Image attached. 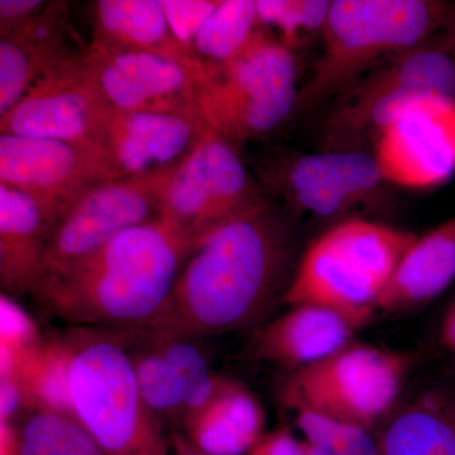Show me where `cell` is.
<instances>
[{"mask_svg":"<svg viewBox=\"0 0 455 455\" xmlns=\"http://www.w3.org/2000/svg\"><path fill=\"white\" fill-rule=\"evenodd\" d=\"M386 182L439 187L455 172V101L423 100L397 116L374 140Z\"/></svg>","mask_w":455,"mask_h":455,"instance_id":"cell-15","label":"cell"},{"mask_svg":"<svg viewBox=\"0 0 455 455\" xmlns=\"http://www.w3.org/2000/svg\"><path fill=\"white\" fill-rule=\"evenodd\" d=\"M293 254L289 212L268 199L199 242L146 329L200 340L257 324L283 301Z\"/></svg>","mask_w":455,"mask_h":455,"instance_id":"cell-1","label":"cell"},{"mask_svg":"<svg viewBox=\"0 0 455 455\" xmlns=\"http://www.w3.org/2000/svg\"><path fill=\"white\" fill-rule=\"evenodd\" d=\"M260 26L276 27L283 44L291 50L302 32L324 28L331 2L325 0H259Z\"/></svg>","mask_w":455,"mask_h":455,"instance_id":"cell-28","label":"cell"},{"mask_svg":"<svg viewBox=\"0 0 455 455\" xmlns=\"http://www.w3.org/2000/svg\"><path fill=\"white\" fill-rule=\"evenodd\" d=\"M412 357L352 341L313 364L292 372L283 387V401L333 420L377 430L400 403Z\"/></svg>","mask_w":455,"mask_h":455,"instance_id":"cell-7","label":"cell"},{"mask_svg":"<svg viewBox=\"0 0 455 455\" xmlns=\"http://www.w3.org/2000/svg\"><path fill=\"white\" fill-rule=\"evenodd\" d=\"M197 244L158 218L46 278L32 296L74 328H148L166 307Z\"/></svg>","mask_w":455,"mask_h":455,"instance_id":"cell-2","label":"cell"},{"mask_svg":"<svg viewBox=\"0 0 455 455\" xmlns=\"http://www.w3.org/2000/svg\"><path fill=\"white\" fill-rule=\"evenodd\" d=\"M443 26H445L447 28V38L449 41L455 44V8H449L447 12V16H445L444 23Z\"/></svg>","mask_w":455,"mask_h":455,"instance_id":"cell-37","label":"cell"},{"mask_svg":"<svg viewBox=\"0 0 455 455\" xmlns=\"http://www.w3.org/2000/svg\"><path fill=\"white\" fill-rule=\"evenodd\" d=\"M0 455H20L17 423L0 421Z\"/></svg>","mask_w":455,"mask_h":455,"instance_id":"cell-35","label":"cell"},{"mask_svg":"<svg viewBox=\"0 0 455 455\" xmlns=\"http://www.w3.org/2000/svg\"><path fill=\"white\" fill-rule=\"evenodd\" d=\"M423 100L455 101L454 46L448 38L398 53L359 80L326 122V149L361 151Z\"/></svg>","mask_w":455,"mask_h":455,"instance_id":"cell-8","label":"cell"},{"mask_svg":"<svg viewBox=\"0 0 455 455\" xmlns=\"http://www.w3.org/2000/svg\"><path fill=\"white\" fill-rule=\"evenodd\" d=\"M55 224L38 204L0 184V287L12 299L33 295L46 269Z\"/></svg>","mask_w":455,"mask_h":455,"instance_id":"cell-19","label":"cell"},{"mask_svg":"<svg viewBox=\"0 0 455 455\" xmlns=\"http://www.w3.org/2000/svg\"><path fill=\"white\" fill-rule=\"evenodd\" d=\"M257 170L266 194L283 200L287 212L320 218L370 205L381 196L386 184L376 158L364 151L275 156Z\"/></svg>","mask_w":455,"mask_h":455,"instance_id":"cell-11","label":"cell"},{"mask_svg":"<svg viewBox=\"0 0 455 455\" xmlns=\"http://www.w3.org/2000/svg\"><path fill=\"white\" fill-rule=\"evenodd\" d=\"M35 320L16 299L2 293L0 300V364L18 368L20 358L44 341Z\"/></svg>","mask_w":455,"mask_h":455,"instance_id":"cell-29","label":"cell"},{"mask_svg":"<svg viewBox=\"0 0 455 455\" xmlns=\"http://www.w3.org/2000/svg\"><path fill=\"white\" fill-rule=\"evenodd\" d=\"M266 414L243 383L230 379L223 392L181 431L209 455H248L266 435Z\"/></svg>","mask_w":455,"mask_h":455,"instance_id":"cell-22","label":"cell"},{"mask_svg":"<svg viewBox=\"0 0 455 455\" xmlns=\"http://www.w3.org/2000/svg\"><path fill=\"white\" fill-rule=\"evenodd\" d=\"M26 411L25 391L18 377H0V421L17 423Z\"/></svg>","mask_w":455,"mask_h":455,"instance_id":"cell-32","label":"cell"},{"mask_svg":"<svg viewBox=\"0 0 455 455\" xmlns=\"http://www.w3.org/2000/svg\"><path fill=\"white\" fill-rule=\"evenodd\" d=\"M179 167L110 180L88 191L53 230L42 283L88 259L125 230L158 220Z\"/></svg>","mask_w":455,"mask_h":455,"instance_id":"cell-10","label":"cell"},{"mask_svg":"<svg viewBox=\"0 0 455 455\" xmlns=\"http://www.w3.org/2000/svg\"><path fill=\"white\" fill-rule=\"evenodd\" d=\"M106 181L109 175L94 152L60 140L0 134V184L35 200L55 226Z\"/></svg>","mask_w":455,"mask_h":455,"instance_id":"cell-13","label":"cell"},{"mask_svg":"<svg viewBox=\"0 0 455 455\" xmlns=\"http://www.w3.org/2000/svg\"><path fill=\"white\" fill-rule=\"evenodd\" d=\"M17 427L20 455H106L74 415L27 410Z\"/></svg>","mask_w":455,"mask_h":455,"instance_id":"cell-26","label":"cell"},{"mask_svg":"<svg viewBox=\"0 0 455 455\" xmlns=\"http://www.w3.org/2000/svg\"><path fill=\"white\" fill-rule=\"evenodd\" d=\"M130 353L143 401L161 424H182L185 390L179 374L147 329H119Z\"/></svg>","mask_w":455,"mask_h":455,"instance_id":"cell-23","label":"cell"},{"mask_svg":"<svg viewBox=\"0 0 455 455\" xmlns=\"http://www.w3.org/2000/svg\"><path fill=\"white\" fill-rule=\"evenodd\" d=\"M173 35L182 44L193 50L194 42L217 11L218 0H160ZM194 52V51H193Z\"/></svg>","mask_w":455,"mask_h":455,"instance_id":"cell-30","label":"cell"},{"mask_svg":"<svg viewBox=\"0 0 455 455\" xmlns=\"http://www.w3.org/2000/svg\"><path fill=\"white\" fill-rule=\"evenodd\" d=\"M84 65L112 112L202 116L196 77L173 60L139 51L104 52L88 46Z\"/></svg>","mask_w":455,"mask_h":455,"instance_id":"cell-14","label":"cell"},{"mask_svg":"<svg viewBox=\"0 0 455 455\" xmlns=\"http://www.w3.org/2000/svg\"><path fill=\"white\" fill-rule=\"evenodd\" d=\"M374 435L382 455H455V372L398 403Z\"/></svg>","mask_w":455,"mask_h":455,"instance_id":"cell-20","label":"cell"},{"mask_svg":"<svg viewBox=\"0 0 455 455\" xmlns=\"http://www.w3.org/2000/svg\"><path fill=\"white\" fill-rule=\"evenodd\" d=\"M84 55L42 77L13 109L0 116V134L60 140L98 155L112 110L86 71Z\"/></svg>","mask_w":455,"mask_h":455,"instance_id":"cell-12","label":"cell"},{"mask_svg":"<svg viewBox=\"0 0 455 455\" xmlns=\"http://www.w3.org/2000/svg\"><path fill=\"white\" fill-rule=\"evenodd\" d=\"M298 94L292 50L259 29L241 55L197 85V107L209 130L238 147L283 125Z\"/></svg>","mask_w":455,"mask_h":455,"instance_id":"cell-6","label":"cell"},{"mask_svg":"<svg viewBox=\"0 0 455 455\" xmlns=\"http://www.w3.org/2000/svg\"><path fill=\"white\" fill-rule=\"evenodd\" d=\"M202 116L110 112L98 155L110 180L175 169L208 136Z\"/></svg>","mask_w":455,"mask_h":455,"instance_id":"cell-16","label":"cell"},{"mask_svg":"<svg viewBox=\"0 0 455 455\" xmlns=\"http://www.w3.org/2000/svg\"><path fill=\"white\" fill-rule=\"evenodd\" d=\"M268 199L238 147L211 131L171 179L160 220L199 243Z\"/></svg>","mask_w":455,"mask_h":455,"instance_id":"cell-9","label":"cell"},{"mask_svg":"<svg viewBox=\"0 0 455 455\" xmlns=\"http://www.w3.org/2000/svg\"><path fill=\"white\" fill-rule=\"evenodd\" d=\"M438 340L443 350L455 359V299L442 317Z\"/></svg>","mask_w":455,"mask_h":455,"instance_id":"cell-34","label":"cell"},{"mask_svg":"<svg viewBox=\"0 0 455 455\" xmlns=\"http://www.w3.org/2000/svg\"><path fill=\"white\" fill-rule=\"evenodd\" d=\"M70 362L66 335L44 338L20 358L16 376L25 391L27 410L44 409L74 415Z\"/></svg>","mask_w":455,"mask_h":455,"instance_id":"cell-24","label":"cell"},{"mask_svg":"<svg viewBox=\"0 0 455 455\" xmlns=\"http://www.w3.org/2000/svg\"><path fill=\"white\" fill-rule=\"evenodd\" d=\"M169 439L172 455H209L194 447L181 431H172Z\"/></svg>","mask_w":455,"mask_h":455,"instance_id":"cell-36","label":"cell"},{"mask_svg":"<svg viewBox=\"0 0 455 455\" xmlns=\"http://www.w3.org/2000/svg\"><path fill=\"white\" fill-rule=\"evenodd\" d=\"M455 280V215L418 236L377 305L382 313L419 309L435 300Z\"/></svg>","mask_w":455,"mask_h":455,"instance_id":"cell-21","label":"cell"},{"mask_svg":"<svg viewBox=\"0 0 455 455\" xmlns=\"http://www.w3.org/2000/svg\"><path fill=\"white\" fill-rule=\"evenodd\" d=\"M248 455H307L302 439L289 429H277L266 433L259 444Z\"/></svg>","mask_w":455,"mask_h":455,"instance_id":"cell-33","label":"cell"},{"mask_svg":"<svg viewBox=\"0 0 455 455\" xmlns=\"http://www.w3.org/2000/svg\"><path fill=\"white\" fill-rule=\"evenodd\" d=\"M90 16L92 49L155 53L184 65L197 84L205 79L196 53L173 35L160 0H98L92 3Z\"/></svg>","mask_w":455,"mask_h":455,"instance_id":"cell-18","label":"cell"},{"mask_svg":"<svg viewBox=\"0 0 455 455\" xmlns=\"http://www.w3.org/2000/svg\"><path fill=\"white\" fill-rule=\"evenodd\" d=\"M44 0H2L0 2V36L14 31L46 7Z\"/></svg>","mask_w":455,"mask_h":455,"instance_id":"cell-31","label":"cell"},{"mask_svg":"<svg viewBox=\"0 0 455 455\" xmlns=\"http://www.w3.org/2000/svg\"><path fill=\"white\" fill-rule=\"evenodd\" d=\"M260 26L254 0H226L204 25L193 44L205 77L241 55Z\"/></svg>","mask_w":455,"mask_h":455,"instance_id":"cell-25","label":"cell"},{"mask_svg":"<svg viewBox=\"0 0 455 455\" xmlns=\"http://www.w3.org/2000/svg\"><path fill=\"white\" fill-rule=\"evenodd\" d=\"M307 455H382L373 431L295 409Z\"/></svg>","mask_w":455,"mask_h":455,"instance_id":"cell-27","label":"cell"},{"mask_svg":"<svg viewBox=\"0 0 455 455\" xmlns=\"http://www.w3.org/2000/svg\"><path fill=\"white\" fill-rule=\"evenodd\" d=\"M418 235L364 220H347L302 253L283 302L373 314Z\"/></svg>","mask_w":455,"mask_h":455,"instance_id":"cell-5","label":"cell"},{"mask_svg":"<svg viewBox=\"0 0 455 455\" xmlns=\"http://www.w3.org/2000/svg\"><path fill=\"white\" fill-rule=\"evenodd\" d=\"M70 381L74 415L106 455H172L164 425L140 395L119 329L73 328Z\"/></svg>","mask_w":455,"mask_h":455,"instance_id":"cell-4","label":"cell"},{"mask_svg":"<svg viewBox=\"0 0 455 455\" xmlns=\"http://www.w3.org/2000/svg\"><path fill=\"white\" fill-rule=\"evenodd\" d=\"M454 56H455V44H454Z\"/></svg>","mask_w":455,"mask_h":455,"instance_id":"cell-38","label":"cell"},{"mask_svg":"<svg viewBox=\"0 0 455 455\" xmlns=\"http://www.w3.org/2000/svg\"><path fill=\"white\" fill-rule=\"evenodd\" d=\"M449 7L429 0H334L323 36L324 51L299 89L292 116L313 112L362 75L425 44Z\"/></svg>","mask_w":455,"mask_h":455,"instance_id":"cell-3","label":"cell"},{"mask_svg":"<svg viewBox=\"0 0 455 455\" xmlns=\"http://www.w3.org/2000/svg\"><path fill=\"white\" fill-rule=\"evenodd\" d=\"M372 319L373 314L350 313L322 305L290 307L289 311L257 331L253 355L296 372L346 348Z\"/></svg>","mask_w":455,"mask_h":455,"instance_id":"cell-17","label":"cell"}]
</instances>
